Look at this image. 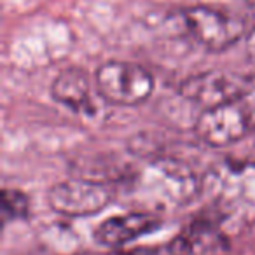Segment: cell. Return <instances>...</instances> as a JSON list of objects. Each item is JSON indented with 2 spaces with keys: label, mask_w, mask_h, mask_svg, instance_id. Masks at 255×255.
<instances>
[{
  "label": "cell",
  "mask_w": 255,
  "mask_h": 255,
  "mask_svg": "<svg viewBox=\"0 0 255 255\" xmlns=\"http://www.w3.org/2000/svg\"><path fill=\"white\" fill-rule=\"evenodd\" d=\"M203 184L191 166L173 157H161L136 171L129 192L143 212L157 213L189 205Z\"/></svg>",
  "instance_id": "6da1fadb"
},
{
  "label": "cell",
  "mask_w": 255,
  "mask_h": 255,
  "mask_svg": "<svg viewBox=\"0 0 255 255\" xmlns=\"http://www.w3.org/2000/svg\"><path fill=\"white\" fill-rule=\"evenodd\" d=\"M182 28L189 37L210 53H220L241 40L247 21L238 12L210 4H196L180 11Z\"/></svg>",
  "instance_id": "7a4b0ae2"
},
{
  "label": "cell",
  "mask_w": 255,
  "mask_h": 255,
  "mask_svg": "<svg viewBox=\"0 0 255 255\" xmlns=\"http://www.w3.org/2000/svg\"><path fill=\"white\" fill-rule=\"evenodd\" d=\"M210 180V178H208ZM210 194L229 219H255V161H229L212 173Z\"/></svg>",
  "instance_id": "3957f363"
},
{
  "label": "cell",
  "mask_w": 255,
  "mask_h": 255,
  "mask_svg": "<svg viewBox=\"0 0 255 255\" xmlns=\"http://www.w3.org/2000/svg\"><path fill=\"white\" fill-rule=\"evenodd\" d=\"M98 95L107 103L119 107H136L147 102L156 82L147 68L131 61L109 60L95 72Z\"/></svg>",
  "instance_id": "277c9868"
},
{
  "label": "cell",
  "mask_w": 255,
  "mask_h": 255,
  "mask_svg": "<svg viewBox=\"0 0 255 255\" xmlns=\"http://www.w3.org/2000/svg\"><path fill=\"white\" fill-rule=\"evenodd\" d=\"M250 77L229 70H206L187 77L180 84V95L201 110L241 102L247 96Z\"/></svg>",
  "instance_id": "5b68a950"
},
{
  "label": "cell",
  "mask_w": 255,
  "mask_h": 255,
  "mask_svg": "<svg viewBox=\"0 0 255 255\" xmlns=\"http://www.w3.org/2000/svg\"><path fill=\"white\" fill-rule=\"evenodd\" d=\"M114 199V189L107 182L93 178H70L54 184L47 192V203L65 217H89L105 210Z\"/></svg>",
  "instance_id": "8992f818"
},
{
  "label": "cell",
  "mask_w": 255,
  "mask_h": 255,
  "mask_svg": "<svg viewBox=\"0 0 255 255\" xmlns=\"http://www.w3.org/2000/svg\"><path fill=\"white\" fill-rule=\"evenodd\" d=\"M252 129H254V119L243 100L215 109L201 110L194 124L196 136L203 143L215 149L240 142Z\"/></svg>",
  "instance_id": "52a82bcc"
},
{
  "label": "cell",
  "mask_w": 255,
  "mask_h": 255,
  "mask_svg": "<svg viewBox=\"0 0 255 255\" xmlns=\"http://www.w3.org/2000/svg\"><path fill=\"white\" fill-rule=\"evenodd\" d=\"M163 224L157 213L129 212L105 219L95 229V240L103 247H121L157 231Z\"/></svg>",
  "instance_id": "ba28073f"
},
{
  "label": "cell",
  "mask_w": 255,
  "mask_h": 255,
  "mask_svg": "<svg viewBox=\"0 0 255 255\" xmlns=\"http://www.w3.org/2000/svg\"><path fill=\"white\" fill-rule=\"evenodd\" d=\"M170 255H227L229 240L212 220H194L168 247Z\"/></svg>",
  "instance_id": "9c48e42d"
},
{
  "label": "cell",
  "mask_w": 255,
  "mask_h": 255,
  "mask_svg": "<svg viewBox=\"0 0 255 255\" xmlns=\"http://www.w3.org/2000/svg\"><path fill=\"white\" fill-rule=\"evenodd\" d=\"M51 96L60 105L82 116H95L96 107L91 95V81L82 68H63L51 84Z\"/></svg>",
  "instance_id": "30bf717a"
},
{
  "label": "cell",
  "mask_w": 255,
  "mask_h": 255,
  "mask_svg": "<svg viewBox=\"0 0 255 255\" xmlns=\"http://www.w3.org/2000/svg\"><path fill=\"white\" fill-rule=\"evenodd\" d=\"M2 210L4 219H25L30 212V201L21 191L4 189L2 192Z\"/></svg>",
  "instance_id": "8fae6325"
},
{
  "label": "cell",
  "mask_w": 255,
  "mask_h": 255,
  "mask_svg": "<svg viewBox=\"0 0 255 255\" xmlns=\"http://www.w3.org/2000/svg\"><path fill=\"white\" fill-rule=\"evenodd\" d=\"M245 105L248 107L252 114V119H254V129H255V75L250 77V84H248V91H247V96L243 98Z\"/></svg>",
  "instance_id": "7c38bea8"
},
{
  "label": "cell",
  "mask_w": 255,
  "mask_h": 255,
  "mask_svg": "<svg viewBox=\"0 0 255 255\" xmlns=\"http://www.w3.org/2000/svg\"><path fill=\"white\" fill-rule=\"evenodd\" d=\"M247 49L250 53V56L255 58V28L250 30L247 35Z\"/></svg>",
  "instance_id": "4fadbf2b"
}]
</instances>
